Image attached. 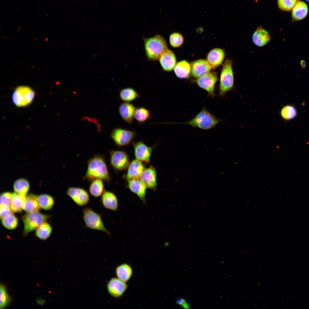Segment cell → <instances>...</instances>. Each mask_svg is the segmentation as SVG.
<instances>
[{"instance_id":"cell-1","label":"cell","mask_w":309,"mask_h":309,"mask_svg":"<svg viewBox=\"0 0 309 309\" xmlns=\"http://www.w3.org/2000/svg\"><path fill=\"white\" fill-rule=\"evenodd\" d=\"M87 164V171L83 179L92 182L98 178L107 183H110V176L103 156L99 155H95L88 160Z\"/></svg>"},{"instance_id":"cell-2","label":"cell","mask_w":309,"mask_h":309,"mask_svg":"<svg viewBox=\"0 0 309 309\" xmlns=\"http://www.w3.org/2000/svg\"><path fill=\"white\" fill-rule=\"evenodd\" d=\"M144 39L146 57L149 60H159L161 54L168 49L165 39L160 35Z\"/></svg>"},{"instance_id":"cell-3","label":"cell","mask_w":309,"mask_h":309,"mask_svg":"<svg viewBox=\"0 0 309 309\" xmlns=\"http://www.w3.org/2000/svg\"><path fill=\"white\" fill-rule=\"evenodd\" d=\"M221 120L214 116L205 107L193 118L188 121L177 123L203 130L214 128Z\"/></svg>"},{"instance_id":"cell-4","label":"cell","mask_w":309,"mask_h":309,"mask_svg":"<svg viewBox=\"0 0 309 309\" xmlns=\"http://www.w3.org/2000/svg\"><path fill=\"white\" fill-rule=\"evenodd\" d=\"M234 79L233 68V61L227 59L223 65L219 87L218 94L223 97L234 87Z\"/></svg>"},{"instance_id":"cell-5","label":"cell","mask_w":309,"mask_h":309,"mask_svg":"<svg viewBox=\"0 0 309 309\" xmlns=\"http://www.w3.org/2000/svg\"><path fill=\"white\" fill-rule=\"evenodd\" d=\"M82 218L87 228L104 232L109 236L111 233L105 227L102 215L89 207L82 210Z\"/></svg>"},{"instance_id":"cell-6","label":"cell","mask_w":309,"mask_h":309,"mask_svg":"<svg viewBox=\"0 0 309 309\" xmlns=\"http://www.w3.org/2000/svg\"><path fill=\"white\" fill-rule=\"evenodd\" d=\"M50 215L43 214L39 211L27 213L21 217L24 225L23 236L27 235L35 230L50 217Z\"/></svg>"},{"instance_id":"cell-7","label":"cell","mask_w":309,"mask_h":309,"mask_svg":"<svg viewBox=\"0 0 309 309\" xmlns=\"http://www.w3.org/2000/svg\"><path fill=\"white\" fill-rule=\"evenodd\" d=\"M34 96V92L30 88L26 86H20L17 88L13 92L12 100L16 106H24L31 102Z\"/></svg>"},{"instance_id":"cell-8","label":"cell","mask_w":309,"mask_h":309,"mask_svg":"<svg viewBox=\"0 0 309 309\" xmlns=\"http://www.w3.org/2000/svg\"><path fill=\"white\" fill-rule=\"evenodd\" d=\"M136 135L135 131L118 128L112 130L110 137L117 146H123L130 144Z\"/></svg>"},{"instance_id":"cell-9","label":"cell","mask_w":309,"mask_h":309,"mask_svg":"<svg viewBox=\"0 0 309 309\" xmlns=\"http://www.w3.org/2000/svg\"><path fill=\"white\" fill-rule=\"evenodd\" d=\"M217 80L216 73L209 72L198 78L195 82L201 88L205 90L209 96L215 97V86Z\"/></svg>"},{"instance_id":"cell-10","label":"cell","mask_w":309,"mask_h":309,"mask_svg":"<svg viewBox=\"0 0 309 309\" xmlns=\"http://www.w3.org/2000/svg\"><path fill=\"white\" fill-rule=\"evenodd\" d=\"M110 162L111 167L116 171L126 169L130 163L127 153L122 150H112L110 152Z\"/></svg>"},{"instance_id":"cell-11","label":"cell","mask_w":309,"mask_h":309,"mask_svg":"<svg viewBox=\"0 0 309 309\" xmlns=\"http://www.w3.org/2000/svg\"><path fill=\"white\" fill-rule=\"evenodd\" d=\"M66 194L77 205L80 207L86 205L90 199L88 192L81 187H70L67 190Z\"/></svg>"},{"instance_id":"cell-12","label":"cell","mask_w":309,"mask_h":309,"mask_svg":"<svg viewBox=\"0 0 309 309\" xmlns=\"http://www.w3.org/2000/svg\"><path fill=\"white\" fill-rule=\"evenodd\" d=\"M128 287L126 282L115 277L110 279L107 285L109 294L113 297L117 298L120 297L123 295Z\"/></svg>"},{"instance_id":"cell-13","label":"cell","mask_w":309,"mask_h":309,"mask_svg":"<svg viewBox=\"0 0 309 309\" xmlns=\"http://www.w3.org/2000/svg\"><path fill=\"white\" fill-rule=\"evenodd\" d=\"M134 154L136 159L146 163H148L152 152L154 146H149L141 141L133 144Z\"/></svg>"},{"instance_id":"cell-14","label":"cell","mask_w":309,"mask_h":309,"mask_svg":"<svg viewBox=\"0 0 309 309\" xmlns=\"http://www.w3.org/2000/svg\"><path fill=\"white\" fill-rule=\"evenodd\" d=\"M140 179L147 188L155 191L157 187V172L155 168L152 166L144 169Z\"/></svg>"},{"instance_id":"cell-15","label":"cell","mask_w":309,"mask_h":309,"mask_svg":"<svg viewBox=\"0 0 309 309\" xmlns=\"http://www.w3.org/2000/svg\"><path fill=\"white\" fill-rule=\"evenodd\" d=\"M127 187L132 193L136 195L144 204L146 203V187L140 179L129 180Z\"/></svg>"},{"instance_id":"cell-16","label":"cell","mask_w":309,"mask_h":309,"mask_svg":"<svg viewBox=\"0 0 309 309\" xmlns=\"http://www.w3.org/2000/svg\"><path fill=\"white\" fill-rule=\"evenodd\" d=\"M163 70L166 71H172L176 64V59L173 52L168 49L161 55L159 59Z\"/></svg>"},{"instance_id":"cell-17","label":"cell","mask_w":309,"mask_h":309,"mask_svg":"<svg viewBox=\"0 0 309 309\" xmlns=\"http://www.w3.org/2000/svg\"><path fill=\"white\" fill-rule=\"evenodd\" d=\"M212 68L207 60L199 59L193 62L191 66L192 76L198 78L210 72Z\"/></svg>"},{"instance_id":"cell-18","label":"cell","mask_w":309,"mask_h":309,"mask_svg":"<svg viewBox=\"0 0 309 309\" xmlns=\"http://www.w3.org/2000/svg\"><path fill=\"white\" fill-rule=\"evenodd\" d=\"M101 202L103 207L114 211H116L118 207V199L113 192L104 190L101 195Z\"/></svg>"},{"instance_id":"cell-19","label":"cell","mask_w":309,"mask_h":309,"mask_svg":"<svg viewBox=\"0 0 309 309\" xmlns=\"http://www.w3.org/2000/svg\"><path fill=\"white\" fill-rule=\"evenodd\" d=\"M125 179L127 181L139 178L145 167L142 162L137 159L132 160L128 167Z\"/></svg>"},{"instance_id":"cell-20","label":"cell","mask_w":309,"mask_h":309,"mask_svg":"<svg viewBox=\"0 0 309 309\" xmlns=\"http://www.w3.org/2000/svg\"><path fill=\"white\" fill-rule=\"evenodd\" d=\"M270 40L271 36L269 33L261 26L257 28L252 36V40L253 43L259 47L265 45Z\"/></svg>"},{"instance_id":"cell-21","label":"cell","mask_w":309,"mask_h":309,"mask_svg":"<svg viewBox=\"0 0 309 309\" xmlns=\"http://www.w3.org/2000/svg\"><path fill=\"white\" fill-rule=\"evenodd\" d=\"M136 107L132 103L124 102L119 106L118 111L122 118L127 123L131 124L134 118Z\"/></svg>"},{"instance_id":"cell-22","label":"cell","mask_w":309,"mask_h":309,"mask_svg":"<svg viewBox=\"0 0 309 309\" xmlns=\"http://www.w3.org/2000/svg\"><path fill=\"white\" fill-rule=\"evenodd\" d=\"M225 56L224 51L220 48H214L211 50L207 56V61L212 68H216L223 61Z\"/></svg>"},{"instance_id":"cell-23","label":"cell","mask_w":309,"mask_h":309,"mask_svg":"<svg viewBox=\"0 0 309 309\" xmlns=\"http://www.w3.org/2000/svg\"><path fill=\"white\" fill-rule=\"evenodd\" d=\"M308 11V6L302 1H298L292 9V17L295 21H299L305 18Z\"/></svg>"},{"instance_id":"cell-24","label":"cell","mask_w":309,"mask_h":309,"mask_svg":"<svg viewBox=\"0 0 309 309\" xmlns=\"http://www.w3.org/2000/svg\"><path fill=\"white\" fill-rule=\"evenodd\" d=\"M115 272L117 278L126 282L130 280L133 274L131 266L127 263L122 264L117 266Z\"/></svg>"},{"instance_id":"cell-25","label":"cell","mask_w":309,"mask_h":309,"mask_svg":"<svg viewBox=\"0 0 309 309\" xmlns=\"http://www.w3.org/2000/svg\"><path fill=\"white\" fill-rule=\"evenodd\" d=\"M174 70L177 77L181 79L186 78L189 76L191 66L188 62L183 60L177 63Z\"/></svg>"},{"instance_id":"cell-26","label":"cell","mask_w":309,"mask_h":309,"mask_svg":"<svg viewBox=\"0 0 309 309\" xmlns=\"http://www.w3.org/2000/svg\"><path fill=\"white\" fill-rule=\"evenodd\" d=\"M26 198V195L12 193L10 208L13 213L22 212Z\"/></svg>"},{"instance_id":"cell-27","label":"cell","mask_w":309,"mask_h":309,"mask_svg":"<svg viewBox=\"0 0 309 309\" xmlns=\"http://www.w3.org/2000/svg\"><path fill=\"white\" fill-rule=\"evenodd\" d=\"M40 207L39 205L37 196L31 193L28 195L23 206V209L27 213L38 211Z\"/></svg>"},{"instance_id":"cell-28","label":"cell","mask_w":309,"mask_h":309,"mask_svg":"<svg viewBox=\"0 0 309 309\" xmlns=\"http://www.w3.org/2000/svg\"><path fill=\"white\" fill-rule=\"evenodd\" d=\"M151 114L147 108L143 106L136 108L134 114V118L139 124L144 123L151 119Z\"/></svg>"},{"instance_id":"cell-29","label":"cell","mask_w":309,"mask_h":309,"mask_svg":"<svg viewBox=\"0 0 309 309\" xmlns=\"http://www.w3.org/2000/svg\"><path fill=\"white\" fill-rule=\"evenodd\" d=\"M104 190L103 180L98 178L92 181L89 188L90 194L95 198L98 197L101 195Z\"/></svg>"},{"instance_id":"cell-30","label":"cell","mask_w":309,"mask_h":309,"mask_svg":"<svg viewBox=\"0 0 309 309\" xmlns=\"http://www.w3.org/2000/svg\"><path fill=\"white\" fill-rule=\"evenodd\" d=\"M138 92L131 87H127L122 89L120 92L119 96L121 99L124 102H130L139 97Z\"/></svg>"},{"instance_id":"cell-31","label":"cell","mask_w":309,"mask_h":309,"mask_svg":"<svg viewBox=\"0 0 309 309\" xmlns=\"http://www.w3.org/2000/svg\"><path fill=\"white\" fill-rule=\"evenodd\" d=\"M13 188L15 193L26 195L29 191L30 185L29 182L26 179H19L14 182Z\"/></svg>"},{"instance_id":"cell-32","label":"cell","mask_w":309,"mask_h":309,"mask_svg":"<svg viewBox=\"0 0 309 309\" xmlns=\"http://www.w3.org/2000/svg\"><path fill=\"white\" fill-rule=\"evenodd\" d=\"M35 230L36 236L40 239L45 240L50 235L52 231V228L49 223L45 222L40 225Z\"/></svg>"},{"instance_id":"cell-33","label":"cell","mask_w":309,"mask_h":309,"mask_svg":"<svg viewBox=\"0 0 309 309\" xmlns=\"http://www.w3.org/2000/svg\"><path fill=\"white\" fill-rule=\"evenodd\" d=\"M37 199L40 208L45 210L51 209L54 204V198L48 194H43L37 196Z\"/></svg>"},{"instance_id":"cell-34","label":"cell","mask_w":309,"mask_h":309,"mask_svg":"<svg viewBox=\"0 0 309 309\" xmlns=\"http://www.w3.org/2000/svg\"><path fill=\"white\" fill-rule=\"evenodd\" d=\"M280 114L283 119L286 120H289L294 119L296 116L297 111L294 106L288 104L282 108Z\"/></svg>"},{"instance_id":"cell-35","label":"cell","mask_w":309,"mask_h":309,"mask_svg":"<svg viewBox=\"0 0 309 309\" xmlns=\"http://www.w3.org/2000/svg\"><path fill=\"white\" fill-rule=\"evenodd\" d=\"M3 226L6 229L13 230L15 229L18 225V219L13 213L1 219Z\"/></svg>"},{"instance_id":"cell-36","label":"cell","mask_w":309,"mask_h":309,"mask_svg":"<svg viewBox=\"0 0 309 309\" xmlns=\"http://www.w3.org/2000/svg\"><path fill=\"white\" fill-rule=\"evenodd\" d=\"M0 308L7 307L11 302V298L8 294L5 286L1 283L0 286Z\"/></svg>"},{"instance_id":"cell-37","label":"cell","mask_w":309,"mask_h":309,"mask_svg":"<svg viewBox=\"0 0 309 309\" xmlns=\"http://www.w3.org/2000/svg\"><path fill=\"white\" fill-rule=\"evenodd\" d=\"M169 42L171 45L174 47H178L183 44L184 38L182 35L178 32L171 33L169 36Z\"/></svg>"},{"instance_id":"cell-38","label":"cell","mask_w":309,"mask_h":309,"mask_svg":"<svg viewBox=\"0 0 309 309\" xmlns=\"http://www.w3.org/2000/svg\"><path fill=\"white\" fill-rule=\"evenodd\" d=\"M297 1V0H278V4L280 9L289 11L292 9Z\"/></svg>"},{"instance_id":"cell-39","label":"cell","mask_w":309,"mask_h":309,"mask_svg":"<svg viewBox=\"0 0 309 309\" xmlns=\"http://www.w3.org/2000/svg\"><path fill=\"white\" fill-rule=\"evenodd\" d=\"M12 193L6 192L2 193L0 195V207H10Z\"/></svg>"},{"instance_id":"cell-40","label":"cell","mask_w":309,"mask_h":309,"mask_svg":"<svg viewBox=\"0 0 309 309\" xmlns=\"http://www.w3.org/2000/svg\"><path fill=\"white\" fill-rule=\"evenodd\" d=\"M12 213H13L11 210L10 207H0V217L1 219L3 218Z\"/></svg>"},{"instance_id":"cell-41","label":"cell","mask_w":309,"mask_h":309,"mask_svg":"<svg viewBox=\"0 0 309 309\" xmlns=\"http://www.w3.org/2000/svg\"><path fill=\"white\" fill-rule=\"evenodd\" d=\"M185 300L182 298H179L176 301V303L177 304L179 305L180 306L182 305L185 302Z\"/></svg>"},{"instance_id":"cell-42","label":"cell","mask_w":309,"mask_h":309,"mask_svg":"<svg viewBox=\"0 0 309 309\" xmlns=\"http://www.w3.org/2000/svg\"><path fill=\"white\" fill-rule=\"evenodd\" d=\"M180 306L185 309H189L190 308V304L186 301Z\"/></svg>"},{"instance_id":"cell-43","label":"cell","mask_w":309,"mask_h":309,"mask_svg":"<svg viewBox=\"0 0 309 309\" xmlns=\"http://www.w3.org/2000/svg\"><path fill=\"white\" fill-rule=\"evenodd\" d=\"M300 65H301V66L302 68H305V67H306V62H305V61H304L303 60H301V62H300Z\"/></svg>"},{"instance_id":"cell-44","label":"cell","mask_w":309,"mask_h":309,"mask_svg":"<svg viewBox=\"0 0 309 309\" xmlns=\"http://www.w3.org/2000/svg\"><path fill=\"white\" fill-rule=\"evenodd\" d=\"M307 1H309V0H306Z\"/></svg>"}]
</instances>
